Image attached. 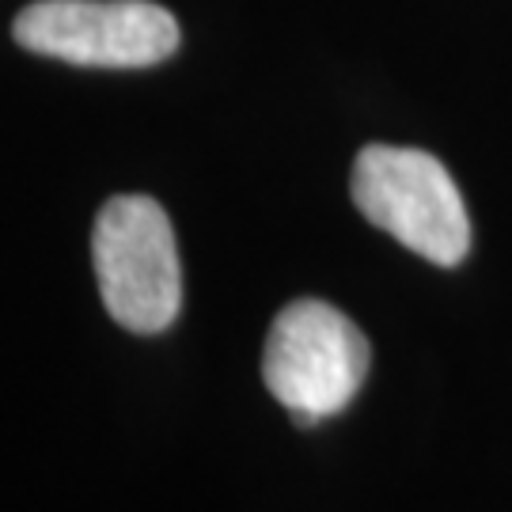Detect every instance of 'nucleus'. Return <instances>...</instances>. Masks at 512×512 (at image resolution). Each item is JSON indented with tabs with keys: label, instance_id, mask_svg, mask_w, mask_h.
Wrapping results in <instances>:
<instances>
[{
	"label": "nucleus",
	"instance_id": "f257e3e1",
	"mask_svg": "<svg viewBox=\"0 0 512 512\" xmlns=\"http://www.w3.org/2000/svg\"><path fill=\"white\" fill-rule=\"evenodd\" d=\"M92 262L103 308L133 334H160L183 308L179 247L164 205L148 194L110 198L92 228Z\"/></svg>",
	"mask_w": 512,
	"mask_h": 512
},
{
	"label": "nucleus",
	"instance_id": "f03ea898",
	"mask_svg": "<svg viewBox=\"0 0 512 512\" xmlns=\"http://www.w3.org/2000/svg\"><path fill=\"white\" fill-rule=\"evenodd\" d=\"M353 205L406 251L433 266H459L471 251V220L448 167L421 148L365 145L349 183Z\"/></svg>",
	"mask_w": 512,
	"mask_h": 512
},
{
	"label": "nucleus",
	"instance_id": "7ed1b4c3",
	"mask_svg": "<svg viewBox=\"0 0 512 512\" xmlns=\"http://www.w3.org/2000/svg\"><path fill=\"white\" fill-rule=\"evenodd\" d=\"M368 376V342L353 319L323 300H293L277 311L262 349V380L293 425L342 414Z\"/></svg>",
	"mask_w": 512,
	"mask_h": 512
},
{
	"label": "nucleus",
	"instance_id": "20e7f679",
	"mask_svg": "<svg viewBox=\"0 0 512 512\" xmlns=\"http://www.w3.org/2000/svg\"><path fill=\"white\" fill-rule=\"evenodd\" d=\"M23 50L88 69H148L179 50V19L152 0H35L12 23Z\"/></svg>",
	"mask_w": 512,
	"mask_h": 512
}]
</instances>
